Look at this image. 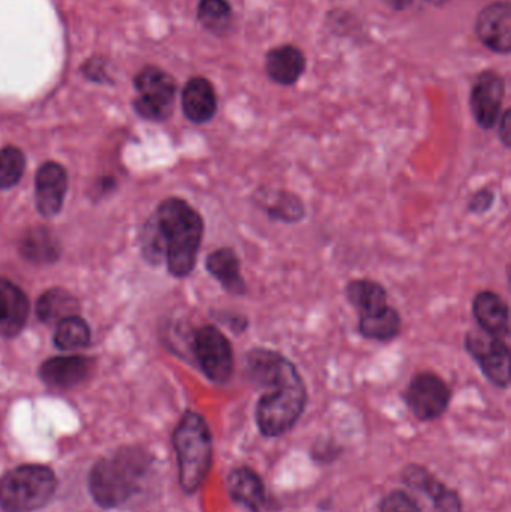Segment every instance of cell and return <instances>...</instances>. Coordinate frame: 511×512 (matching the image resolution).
I'll use <instances>...</instances> for the list:
<instances>
[{
  "mask_svg": "<svg viewBox=\"0 0 511 512\" xmlns=\"http://www.w3.org/2000/svg\"><path fill=\"white\" fill-rule=\"evenodd\" d=\"M245 376L266 390L255 411L260 432L267 438L290 432L308 403L305 381L294 363L273 349L255 348L246 354Z\"/></svg>",
  "mask_w": 511,
  "mask_h": 512,
  "instance_id": "1",
  "label": "cell"
},
{
  "mask_svg": "<svg viewBox=\"0 0 511 512\" xmlns=\"http://www.w3.org/2000/svg\"><path fill=\"white\" fill-rule=\"evenodd\" d=\"M203 234L200 213L180 198H168L144 228V255L153 262H167L174 277L189 276L197 264Z\"/></svg>",
  "mask_w": 511,
  "mask_h": 512,
  "instance_id": "2",
  "label": "cell"
},
{
  "mask_svg": "<svg viewBox=\"0 0 511 512\" xmlns=\"http://www.w3.org/2000/svg\"><path fill=\"white\" fill-rule=\"evenodd\" d=\"M155 457L138 445H125L96 460L87 475L90 498L102 510H116L137 498L149 480Z\"/></svg>",
  "mask_w": 511,
  "mask_h": 512,
  "instance_id": "3",
  "label": "cell"
},
{
  "mask_svg": "<svg viewBox=\"0 0 511 512\" xmlns=\"http://www.w3.org/2000/svg\"><path fill=\"white\" fill-rule=\"evenodd\" d=\"M173 448L179 466V483L186 495H194L212 468V433L198 412L186 411L173 432Z\"/></svg>",
  "mask_w": 511,
  "mask_h": 512,
  "instance_id": "4",
  "label": "cell"
},
{
  "mask_svg": "<svg viewBox=\"0 0 511 512\" xmlns=\"http://www.w3.org/2000/svg\"><path fill=\"white\" fill-rule=\"evenodd\" d=\"M59 480L51 466L26 463L0 477V510L35 512L44 510L56 496Z\"/></svg>",
  "mask_w": 511,
  "mask_h": 512,
  "instance_id": "5",
  "label": "cell"
},
{
  "mask_svg": "<svg viewBox=\"0 0 511 512\" xmlns=\"http://www.w3.org/2000/svg\"><path fill=\"white\" fill-rule=\"evenodd\" d=\"M134 89L137 98L132 105L138 116L150 122L170 119L177 95V83L173 75L159 66H144L134 77Z\"/></svg>",
  "mask_w": 511,
  "mask_h": 512,
  "instance_id": "6",
  "label": "cell"
},
{
  "mask_svg": "<svg viewBox=\"0 0 511 512\" xmlns=\"http://www.w3.org/2000/svg\"><path fill=\"white\" fill-rule=\"evenodd\" d=\"M194 355L201 372L215 384H228L233 378V345L215 325H204L195 331Z\"/></svg>",
  "mask_w": 511,
  "mask_h": 512,
  "instance_id": "7",
  "label": "cell"
},
{
  "mask_svg": "<svg viewBox=\"0 0 511 512\" xmlns=\"http://www.w3.org/2000/svg\"><path fill=\"white\" fill-rule=\"evenodd\" d=\"M465 348L491 384L503 390L509 388L510 346L506 339H498L477 328L465 337Z\"/></svg>",
  "mask_w": 511,
  "mask_h": 512,
  "instance_id": "8",
  "label": "cell"
},
{
  "mask_svg": "<svg viewBox=\"0 0 511 512\" xmlns=\"http://www.w3.org/2000/svg\"><path fill=\"white\" fill-rule=\"evenodd\" d=\"M450 399L452 393L449 385L432 372H422L414 376L405 393L408 408L420 421L440 418L449 408Z\"/></svg>",
  "mask_w": 511,
  "mask_h": 512,
  "instance_id": "9",
  "label": "cell"
},
{
  "mask_svg": "<svg viewBox=\"0 0 511 512\" xmlns=\"http://www.w3.org/2000/svg\"><path fill=\"white\" fill-rule=\"evenodd\" d=\"M506 80L498 72L486 69L480 72L471 87L470 107L474 120L482 129H494L501 116Z\"/></svg>",
  "mask_w": 511,
  "mask_h": 512,
  "instance_id": "10",
  "label": "cell"
},
{
  "mask_svg": "<svg viewBox=\"0 0 511 512\" xmlns=\"http://www.w3.org/2000/svg\"><path fill=\"white\" fill-rule=\"evenodd\" d=\"M476 35L488 50L497 54L511 51V5L509 0L485 6L477 15Z\"/></svg>",
  "mask_w": 511,
  "mask_h": 512,
  "instance_id": "11",
  "label": "cell"
},
{
  "mask_svg": "<svg viewBox=\"0 0 511 512\" xmlns=\"http://www.w3.org/2000/svg\"><path fill=\"white\" fill-rule=\"evenodd\" d=\"M182 110L194 125H206L218 111L215 86L206 77H192L182 90Z\"/></svg>",
  "mask_w": 511,
  "mask_h": 512,
  "instance_id": "12",
  "label": "cell"
},
{
  "mask_svg": "<svg viewBox=\"0 0 511 512\" xmlns=\"http://www.w3.org/2000/svg\"><path fill=\"white\" fill-rule=\"evenodd\" d=\"M267 77L278 86H294L306 71V56L297 45L270 48L264 60Z\"/></svg>",
  "mask_w": 511,
  "mask_h": 512,
  "instance_id": "13",
  "label": "cell"
},
{
  "mask_svg": "<svg viewBox=\"0 0 511 512\" xmlns=\"http://www.w3.org/2000/svg\"><path fill=\"white\" fill-rule=\"evenodd\" d=\"M477 327L498 339L510 336V309L507 301L494 291H480L473 300Z\"/></svg>",
  "mask_w": 511,
  "mask_h": 512,
  "instance_id": "14",
  "label": "cell"
},
{
  "mask_svg": "<svg viewBox=\"0 0 511 512\" xmlns=\"http://www.w3.org/2000/svg\"><path fill=\"white\" fill-rule=\"evenodd\" d=\"M68 188V176L56 162H47L36 174V207L42 216L57 215Z\"/></svg>",
  "mask_w": 511,
  "mask_h": 512,
  "instance_id": "15",
  "label": "cell"
},
{
  "mask_svg": "<svg viewBox=\"0 0 511 512\" xmlns=\"http://www.w3.org/2000/svg\"><path fill=\"white\" fill-rule=\"evenodd\" d=\"M29 315V301L14 283L0 279V336L12 337L23 330Z\"/></svg>",
  "mask_w": 511,
  "mask_h": 512,
  "instance_id": "16",
  "label": "cell"
},
{
  "mask_svg": "<svg viewBox=\"0 0 511 512\" xmlns=\"http://www.w3.org/2000/svg\"><path fill=\"white\" fill-rule=\"evenodd\" d=\"M227 489L234 502L252 512H261L266 507V487L263 480L248 466L231 471L228 475Z\"/></svg>",
  "mask_w": 511,
  "mask_h": 512,
  "instance_id": "17",
  "label": "cell"
},
{
  "mask_svg": "<svg viewBox=\"0 0 511 512\" xmlns=\"http://www.w3.org/2000/svg\"><path fill=\"white\" fill-rule=\"evenodd\" d=\"M90 363L83 357L50 358L42 364L39 376L51 388L68 390L81 384L89 375Z\"/></svg>",
  "mask_w": 511,
  "mask_h": 512,
  "instance_id": "18",
  "label": "cell"
},
{
  "mask_svg": "<svg viewBox=\"0 0 511 512\" xmlns=\"http://www.w3.org/2000/svg\"><path fill=\"white\" fill-rule=\"evenodd\" d=\"M206 268L222 288L231 295H245L248 292V285L240 270V259L233 248H219L207 256Z\"/></svg>",
  "mask_w": 511,
  "mask_h": 512,
  "instance_id": "19",
  "label": "cell"
},
{
  "mask_svg": "<svg viewBox=\"0 0 511 512\" xmlns=\"http://www.w3.org/2000/svg\"><path fill=\"white\" fill-rule=\"evenodd\" d=\"M405 481L408 486L428 495L434 501L438 512H462V502L458 493L447 489L443 483L435 480L426 469L413 466L405 472Z\"/></svg>",
  "mask_w": 511,
  "mask_h": 512,
  "instance_id": "20",
  "label": "cell"
},
{
  "mask_svg": "<svg viewBox=\"0 0 511 512\" xmlns=\"http://www.w3.org/2000/svg\"><path fill=\"white\" fill-rule=\"evenodd\" d=\"M401 328V315L389 304L374 312L359 315V333L368 340L392 342L401 333Z\"/></svg>",
  "mask_w": 511,
  "mask_h": 512,
  "instance_id": "21",
  "label": "cell"
},
{
  "mask_svg": "<svg viewBox=\"0 0 511 512\" xmlns=\"http://www.w3.org/2000/svg\"><path fill=\"white\" fill-rule=\"evenodd\" d=\"M345 295L359 315L374 312V310L389 304L387 303L389 300L387 289L381 283L371 279L351 280L345 289Z\"/></svg>",
  "mask_w": 511,
  "mask_h": 512,
  "instance_id": "22",
  "label": "cell"
},
{
  "mask_svg": "<svg viewBox=\"0 0 511 512\" xmlns=\"http://www.w3.org/2000/svg\"><path fill=\"white\" fill-rule=\"evenodd\" d=\"M197 20L212 35H228L234 24L233 6L228 0H198Z\"/></svg>",
  "mask_w": 511,
  "mask_h": 512,
  "instance_id": "23",
  "label": "cell"
},
{
  "mask_svg": "<svg viewBox=\"0 0 511 512\" xmlns=\"http://www.w3.org/2000/svg\"><path fill=\"white\" fill-rule=\"evenodd\" d=\"M21 254L35 264H50L59 258V243L47 228L27 231L20 243Z\"/></svg>",
  "mask_w": 511,
  "mask_h": 512,
  "instance_id": "24",
  "label": "cell"
},
{
  "mask_svg": "<svg viewBox=\"0 0 511 512\" xmlns=\"http://www.w3.org/2000/svg\"><path fill=\"white\" fill-rule=\"evenodd\" d=\"M78 310V303L69 292L63 289H50L39 298L36 312L42 322H60L74 316Z\"/></svg>",
  "mask_w": 511,
  "mask_h": 512,
  "instance_id": "25",
  "label": "cell"
},
{
  "mask_svg": "<svg viewBox=\"0 0 511 512\" xmlns=\"http://www.w3.org/2000/svg\"><path fill=\"white\" fill-rule=\"evenodd\" d=\"M89 340V327L77 315L69 316V318L60 321L57 325L56 334H54V343L62 351H75V349L84 348Z\"/></svg>",
  "mask_w": 511,
  "mask_h": 512,
  "instance_id": "26",
  "label": "cell"
},
{
  "mask_svg": "<svg viewBox=\"0 0 511 512\" xmlns=\"http://www.w3.org/2000/svg\"><path fill=\"white\" fill-rule=\"evenodd\" d=\"M266 213L272 221L294 222L305 218V206L297 195L285 191L275 192V198L266 204Z\"/></svg>",
  "mask_w": 511,
  "mask_h": 512,
  "instance_id": "27",
  "label": "cell"
},
{
  "mask_svg": "<svg viewBox=\"0 0 511 512\" xmlns=\"http://www.w3.org/2000/svg\"><path fill=\"white\" fill-rule=\"evenodd\" d=\"M24 155L17 147L0 150V191L17 185L23 176Z\"/></svg>",
  "mask_w": 511,
  "mask_h": 512,
  "instance_id": "28",
  "label": "cell"
},
{
  "mask_svg": "<svg viewBox=\"0 0 511 512\" xmlns=\"http://www.w3.org/2000/svg\"><path fill=\"white\" fill-rule=\"evenodd\" d=\"M110 60L104 56H92L81 65L80 72L86 80L96 84L113 83L110 72Z\"/></svg>",
  "mask_w": 511,
  "mask_h": 512,
  "instance_id": "29",
  "label": "cell"
},
{
  "mask_svg": "<svg viewBox=\"0 0 511 512\" xmlns=\"http://www.w3.org/2000/svg\"><path fill=\"white\" fill-rule=\"evenodd\" d=\"M381 512H422L419 505L408 493L396 490L390 493L380 507Z\"/></svg>",
  "mask_w": 511,
  "mask_h": 512,
  "instance_id": "30",
  "label": "cell"
},
{
  "mask_svg": "<svg viewBox=\"0 0 511 512\" xmlns=\"http://www.w3.org/2000/svg\"><path fill=\"white\" fill-rule=\"evenodd\" d=\"M495 203V194L491 189H482V191L476 192L468 203V210L476 215H483V213L491 210V207Z\"/></svg>",
  "mask_w": 511,
  "mask_h": 512,
  "instance_id": "31",
  "label": "cell"
},
{
  "mask_svg": "<svg viewBox=\"0 0 511 512\" xmlns=\"http://www.w3.org/2000/svg\"><path fill=\"white\" fill-rule=\"evenodd\" d=\"M498 135L500 140L503 141L504 146L511 147V111L506 110L501 113L500 119H498Z\"/></svg>",
  "mask_w": 511,
  "mask_h": 512,
  "instance_id": "32",
  "label": "cell"
},
{
  "mask_svg": "<svg viewBox=\"0 0 511 512\" xmlns=\"http://www.w3.org/2000/svg\"><path fill=\"white\" fill-rule=\"evenodd\" d=\"M389 8L395 9V11H404L408 6L413 3V0H383Z\"/></svg>",
  "mask_w": 511,
  "mask_h": 512,
  "instance_id": "33",
  "label": "cell"
},
{
  "mask_svg": "<svg viewBox=\"0 0 511 512\" xmlns=\"http://www.w3.org/2000/svg\"><path fill=\"white\" fill-rule=\"evenodd\" d=\"M425 2L431 3V5L434 6H440L441 8V6H446L450 0H425Z\"/></svg>",
  "mask_w": 511,
  "mask_h": 512,
  "instance_id": "34",
  "label": "cell"
}]
</instances>
